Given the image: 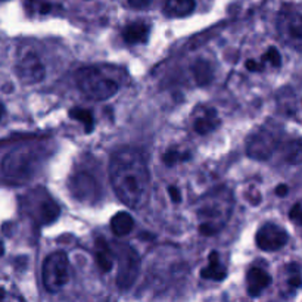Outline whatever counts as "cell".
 Returning <instances> with one entry per match:
<instances>
[{
  "instance_id": "cell-21",
  "label": "cell",
  "mask_w": 302,
  "mask_h": 302,
  "mask_svg": "<svg viewBox=\"0 0 302 302\" xmlns=\"http://www.w3.org/2000/svg\"><path fill=\"white\" fill-rule=\"evenodd\" d=\"M188 159H190V153H183V152L177 151V149H170L162 155V161L168 167L178 164L181 161H188Z\"/></svg>"
},
{
  "instance_id": "cell-16",
  "label": "cell",
  "mask_w": 302,
  "mask_h": 302,
  "mask_svg": "<svg viewBox=\"0 0 302 302\" xmlns=\"http://www.w3.org/2000/svg\"><path fill=\"white\" fill-rule=\"evenodd\" d=\"M195 0H165L164 13L170 18H184L195 11Z\"/></svg>"
},
{
  "instance_id": "cell-20",
  "label": "cell",
  "mask_w": 302,
  "mask_h": 302,
  "mask_svg": "<svg viewBox=\"0 0 302 302\" xmlns=\"http://www.w3.org/2000/svg\"><path fill=\"white\" fill-rule=\"evenodd\" d=\"M69 117L76 121H80L84 128H86V133H91L93 131V127H95V118H93V113L90 112L88 109H84V108H73L69 111Z\"/></svg>"
},
{
  "instance_id": "cell-1",
  "label": "cell",
  "mask_w": 302,
  "mask_h": 302,
  "mask_svg": "<svg viewBox=\"0 0 302 302\" xmlns=\"http://www.w3.org/2000/svg\"><path fill=\"white\" fill-rule=\"evenodd\" d=\"M109 178L115 195L131 210L142 208L149 198L151 177L143 155L136 149L115 152L109 164Z\"/></svg>"
},
{
  "instance_id": "cell-7",
  "label": "cell",
  "mask_w": 302,
  "mask_h": 302,
  "mask_svg": "<svg viewBox=\"0 0 302 302\" xmlns=\"http://www.w3.org/2000/svg\"><path fill=\"white\" fill-rule=\"evenodd\" d=\"M277 31L285 43L299 49L302 43V15L298 5H285L277 16Z\"/></svg>"
},
{
  "instance_id": "cell-13",
  "label": "cell",
  "mask_w": 302,
  "mask_h": 302,
  "mask_svg": "<svg viewBox=\"0 0 302 302\" xmlns=\"http://www.w3.org/2000/svg\"><path fill=\"white\" fill-rule=\"evenodd\" d=\"M271 285V276L264 271L263 268L252 267L246 274V286H248V293L252 298L260 296L268 286Z\"/></svg>"
},
{
  "instance_id": "cell-23",
  "label": "cell",
  "mask_w": 302,
  "mask_h": 302,
  "mask_svg": "<svg viewBox=\"0 0 302 302\" xmlns=\"http://www.w3.org/2000/svg\"><path fill=\"white\" fill-rule=\"evenodd\" d=\"M289 218L292 220V221H295L296 224H301L302 211H301V203H299V202H298V203H295V205H293V208L290 210Z\"/></svg>"
},
{
  "instance_id": "cell-26",
  "label": "cell",
  "mask_w": 302,
  "mask_h": 302,
  "mask_svg": "<svg viewBox=\"0 0 302 302\" xmlns=\"http://www.w3.org/2000/svg\"><path fill=\"white\" fill-rule=\"evenodd\" d=\"M246 68H248L249 71L260 73V71H263V69H264V65H263L261 62H257V61H248V62H246Z\"/></svg>"
},
{
  "instance_id": "cell-15",
  "label": "cell",
  "mask_w": 302,
  "mask_h": 302,
  "mask_svg": "<svg viewBox=\"0 0 302 302\" xmlns=\"http://www.w3.org/2000/svg\"><path fill=\"white\" fill-rule=\"evenodd\" d=\"M95 246H96L95 257H96V263H98L99 270L103 271V273H109L112 270L113 258H115L112 246L103 239V238H98Z\"/></svg>"
},
{
  "instance_id": "cell-6",
  "label": "cell",
  "mask_w": 302,
  "mask_h": 302,
  "mask_svg": "<svg viewBox=\"0 0 302 302\" xmlns=\"http://www.w3.org/2000/svg\"><path fill=\"white\" fill-rule=\"evenodd\" d=\"M26 210L30 217L38 224H51L58 220L61 208L49 196L44 189H36L30 192L26 198Z\"/></svg>"
},
{
  "instance_id": "cell-28",
  "label": "cell",
  "mask_w": 302,
  "mask_h": 302,
  "mask_svg": "<svg viewBox=\"0 0 302 302\" xmlns=\"http://www.w3.org/2000/svg\"><path fill=\"white\" fill-rule=\"evenodd\" d=\"M51 9H52V6L49 5V3H43V5L40 6V12H41V13L51 12Z\"/></svg>"
},
{
  "instance_id": "cell-17",
  "label": "cell",
  "mask_w": 302,
  "mask_h": 302,
  "mask_svg": "<svg viewBox=\"0 0 302 302\" xmlns=\"http://www.w3.org/2000/svg\"><path fill=\"white\" fill-rule=\"evenodd\" d=\"M202 278H208V280H215V282H221L227 277L226 267L220 263V257L215 251H213L208 257V265L203 267L201 271Z\"/></svg>"
},
{
  "instance_id": "cell-9",
  "label": "cell",
  "mask_w": 302,
  "mask_h": 302,
  "mask_svg": "<svg viewBox=\"0 0 302 302\" xmlns=\"http://www.w3.org/2000/svg\"><path fill=\"white\" fill-rule=\"evenodd\" d=\"M289 240V236L283 227L274 223H267L257 233V245L265 252H274L282 249Z\"/></svg>"
},
{
  "instance_id": "cell-2",
  "label": "cell",
  "mask_w": 302,
  "mask_h": 302,
  "mask_svg": "<svg viewBox=\"0 0 302 302\" xmlns=\"http://www.w3.org/2000/svg\"><path fill=\"white\" fill-rule=\"evenodd\" d=\"M76 81L77 87L90 101H108L120 90L118 80L108 76V73L102 66L80 68L76 74Z\"/></svg>"
},
{
  "instance_id": "cell-11",
  "label": "cell",
  "mask_w": 302,
  "mask_h": 302,
  "mask_svg": "<svg viewBox=\"0 0 302 302\" xmlns=\"http://www.w3.org/2000/svg\"><path fill=\"white\" fill-rule=\"evenodd\" d=\"M69 189L78 201L93 202L99 196L98 183L91 177V174H87V173H80L73 177L69 180Z\"/></svg>"
},
{
  "instance_id": "cell-4",
  "label": "cell",
  "mask_w": 302,
  "mask_h": 302,
  "mask_svg": "<svg viewBox=\"0 0 302 302\" xmlns=\"http://www.w3.org/2000/svg\"><path fill=\"white\" fill-rule=\"evenodd\" d=\"M69 278V263L63 252L51 253L41 267V280L48 292L56 293L68 283Z\"/></svg>"
},
{
  "instance_id": "cell-10",
  "label": "cell",
  "mask_w": 302,
  "mask_h": 302,
  "mask_svg": "<svg viewBox=\"0 0 302 302\" xmlns=\"http://www.w3.org/2000/svg\"><path fill=\"white\" fill-rule=\"evenodd\" d=\"M277 146L276 137L268 131V130H260L258 133H255L249 142H248V155L258 159V161H265L271 156V153L274 152Z\"/></svg>"
},
{
  "instance_id": "cell-19",
  "label": "cell",
  "mask_w": 302,
  "mask_h": 302,
  "mask_svg": "<svg viewBox=\"0 0 302 302\" xmlns=\"http://www.w3.org/2000/svg\"><path fill=\"white\" fill-rule=\"evenodd\" d=\"M192 74L196 81L198 86H206L213 81L214 77V69L211 63L205 59H198L196 62L192 65Z\"/></svg>"
},
{
  "instance_id": "cell-29",
  "label": "cell",
  "mask_w": 302,
  "mask_h": 302,
  "mask_svg": "<svg viewBox=\"0 0 302 302\" xmlns=\"http://www.w3.org/2000/svg\"><path fill=\"white\" fill-rule=\"evenodd\" d=\"M5 296H6V292H5V289H3V288H0V301H2Z\"/></svg>"
},
{
  "instance_id": "cell-30",
  "label": "cell",
  "mask_w": 302,
  "mask_h": 302,
  "mask_svg": "<svg viewBox=\"0 0 302 302\" xmlns=\"http://www.w3.org/2000/svg\"><path fill=\"white\" fill-rule=\"evenodd\" d=\"M3 112H5V108H3V105L0 103V120H2V117H3Z\"/></svg>"
},
{
  "instance_id": "cell-12",
  "label": "cell",
  "mask_w": 302,
  "mask_h": 302,
  "mask_svg": "<svg viewBox=\"0 0 302 302\" xmlns=\"http://www.w3.org/2000/svg\"><path fill=\"white\" fill-rule=\"evenodd\" d=\"M220 124H221V121H220L218 113L214 108H208V106L198 108L195 118H193V130L198 134H201V136L210 134L214 130H217Z\"/></svg>"
},
{
  "instance_id": "cell-18",
  "label": "cell",
  "mask_w": 302,
  "mask_h": 302,
  "mask_svg": "<svg viewBox=\"0 0 302 302\" xmlns=\"http://www.w3.org/2000/svg\"><path fill=\"white\" fill-rule=\"evenodd\" d=\"M133 228H134V220L126 211H121L111 218V230L118 238H124L127 235H130Z\"/></svg>"
},
{
  "instance_id": "cell-27",
  "label": "cell",
  "mask_w": 302,
  "mask_h": 302,
  "mask_svg": "<svg viewBox=\"0 0 302 302\" xmlns=\"http://www.w3.org/2000/svg\"><path fill=\"white\" fill-rule=\"evenodd\" d=\"M288 193H289V188H288L286 184H278L276 188V195L277 196H280V198L286 196Z\"/></svg>"
},
{
  "instance_id": "cell-25",
  "label": "cell",
  "mask_w": 302,
  "mask_h": 302,
  "mask_svg": "<svg viewBox=\"0 0 302 302\" xmlns=\"http://www.w3.org/2000/svg\"><path fill=\"white\" fill-rule=\"evenodd\" d=\"M168 195H170L171 201L174 202V203H180L181 202V193H180V190L177 189L176 186H170L168 188Z\"/></svg>"
},
{
  "instance_id": "cell-24",
  "label": "cell",
  "mask_w": 302,
  "mask_h": 302,
  "mask_svg": "<svg viewBox=\"0 0 302 302\" xmlns=\"http://www.w3.org/2000/svg\"><path fill=\"white\" fill-rule=\"evenodd\" d=\"M153 0H128V5L134 9H145L151 5Z\"/></svg>"
},
{
  "instance_id": "cell-5",
  "label": "cell",
  "mask_w": 302,
  "mask_h": 302,
  "mask_svg": "<svg viewBox=\"0 0 302 302\" xmlns=\"http://www.w3.org/2000/svg\"><path fill=\"white\" fill-rule=\"evenodd\" d=\"M112 248L113 255L118 260V273H117V285L121 290L130 289L140 270V260L137 252L130 245L126 243H115Z\"/></svg>"
},
{
  "instance_id": "cell-8",
  "label": "cell",
  "mask_w": 302,
  "mask_h": 302,
  "mask_svg": "<svg viewBox=\"0 0 302 302\" xmlns=\"http://www.w3.org/2000/svg\"><path fill=\"white\" fill-rule=\"evenodd\" d=\"M16 74L26 84H37L44 80L46 68L41 58L33 49H27L21 53L16 65Z\"/></svg>"
},
{
  "instance_id": "cell-14",
  "label": "cell",
  "mask_w": 302,
  "mask_h": 302,
  "mask_svg": "<svg viewBox=\"0 0 302 302\" xmlns=\"http://www.w3.org/2000/svg\"><path fill=\"white\" fill-rule=\"evenodd\" d=\"M151 27L143 21L130 22L123 28V38L128 44H142L146 43L149 38Z\"/></svg>"
},
{
  "instance_id": "cell-3",
  "label": "cell",
  "mask_w": 302,
  "mask_h": 302,
  "mask_svg": "<svg viewBox=\"0 0 302 302\" xmlns=\"http://www.w3.org/2000/svg\"><path fill=\"white\" fill-rule=\"evenodd\" d=\"M40 164V151L31 146H21L11 151L2 161L0 170L6 178L26 181L33 177Z\"/></svg>"
},
{
  "instance_id": "cell-22",
  "label": "cell",
  "mask_w": 302,
  "mask_h": 302,
  "mask_svg": "<svg viewBox=\"0 0 302 302\" xmlns=\"http://www.w3.org/2000/svg\"><path fill=\"white\" fill-rule=\"evenodd\" d=\"M261 63L265 66V63H270L271 66H274V68H280V65H282V56H280V53L277 51L276 48H270L268 51L265 52L264 55H263V59H261Z\"/></svg>"
},
{
  "instance_id": "cell-31",
  "label": "cell",
  "mask_w": 302,
  "mask_h": 302,
  "mask_svg": "<svg viewBox=\"0 0 302 302\" xmlns=\"http://www.w3.org/2000/svg\"><path fill=\"white\" fill-rule=\"evenodd\" d=\"M3 253H5V248H3V243L0 242V257H2Z\"/></svg>"
}]
</instances>
